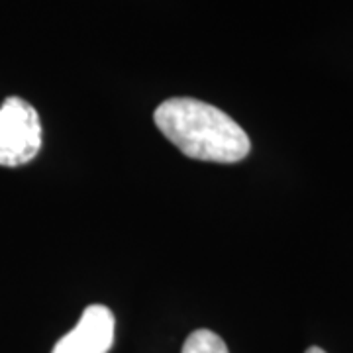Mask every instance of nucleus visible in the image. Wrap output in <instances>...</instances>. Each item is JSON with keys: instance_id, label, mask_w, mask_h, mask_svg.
Segmentation results:
<instances>
[{"instance_id": "5", "label": "nucleus", "mask_w": 353, "mask_h": 353, "mask_svg": "<svg viewBox=\"0 0 353 353\" xmlns=\"http://www.w3.org/2000/svg\"><path fill=\"white\" fill-rule=\"evenodd\" d=\"M306 353H326V352H324L322 347H308V350H306Z\"/></svg>"}, {"instance_id": "1", "label": "nucleus", "mask_w": 353, "mask_h": 353, "mask_svg": "<svg viewBox=\"0 0 353 353\" xmlns=\"http://www.w3.org/2000/svg\"><path fill=\"white\" fill-rule=\"evenodd\" d=\"M155 124L187 157L212 163H238L252 143L243 128L208 102L176 97L155 110Z\"/></svg>"}, {"instance_id": "2", "label": "nucleus", "mask_w": 353, "mask_h": 353, "mask_svg": "<svg viewBox=\"0 0 353 353\" xmlns=\"http://www.w3.org/2000/svg\"><path fill=\"white\" fill-rule=\"evenodd\" d=\"M41 148V122L36 108L20 97H8L0 106V165L30 163Z\"/></svg>"}, {"instance_id": "3", "label": "nucleus", "mask_w": 353, "mask_h": 353, "mask_svg": "<svg viewBox=\"0 0 353 353\" xmlns=\"http://www.w3.org/2000/svg\"><path fill=\"white\" fill-rule=\"evenodd\" d=\"M114 314L102 304H90L69 334L55 343L51 353H108L114 341Z\"/></svg>"}, {"instance_id": "4", "label": "nucleus", "mask_w": 353, "mask_h": 353, "mask_svg": "<svg viewBox=\"0 0 353 353\" xmlns=\"http://www.w3.org/2000/svg\"><path fill=\"white\" fill-rule=\"evenodd\" d=\"M183 353H230L228 345L224 340L210 332V330H196L192 332L185 345H183Z\"/></svg>"}]
</instances>
